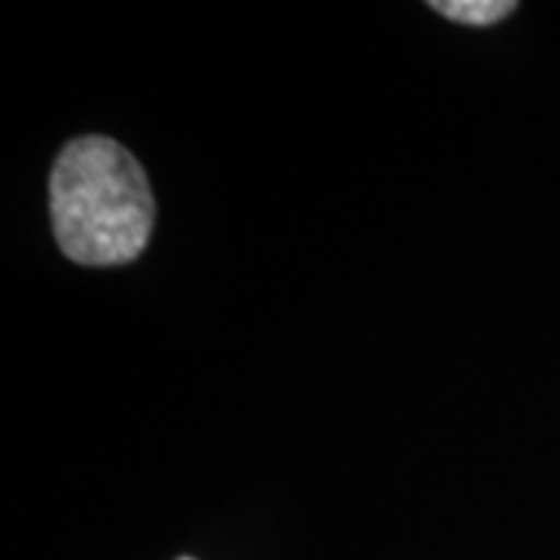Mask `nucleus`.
<instances>
[{
    "label": "nucleus",
    "instance_id": "f257e3e1",
    "mask_svg": "<svg viewBox=\"0 0 560 560\" xmlns=\"http://www.w3.org/2000/svg\"><path fill=\"white\" fill-rule=\"evenodd\" d=\"M153 219L147 172L121 143L88 135L62 147L50 172V221L69 259L94 268L135 261Z\"/></svg>",
    "mask_w": 560,
    "mask_h": 560
},
{
    "label": "nucleus",
    "instance_id": "f03ea898",
    "mask_svg": "<svg viewBox=\"0 0 560 560\" xmlns=\"http://www.w3.org/2000/svg\"><path fill=\"white\" fill-rule=\"evenodd\" d=\"M430 7L445 20L464 22V25H492L517 10L514 0H433Z\"/></svg>",
    "mask_w": 560,
    "mask_h": 560
},
{
    "label": "nucleus",
    "instance_id": "7ed1b4c3",
    "mask_svg": "<svg viewBox=\"0 0 560 560\" xmlns=\"http://www.w3.org/2000/svg\"><path fill=\"white\" fill-rule=\"evenodd\" d=\"M180 560H194V558H180Z\"/></svg>",
    "mask_w": 560,
    "mask_h": 560
}]
</instances>
